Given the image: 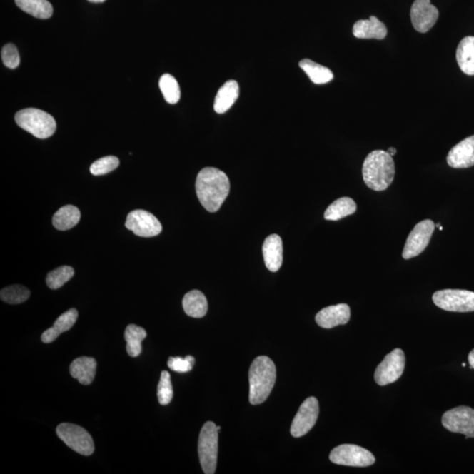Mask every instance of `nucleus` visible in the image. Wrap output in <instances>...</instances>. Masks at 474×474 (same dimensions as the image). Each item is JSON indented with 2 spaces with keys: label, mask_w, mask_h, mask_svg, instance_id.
I'll use <instances>...</instances> for the list:
<instances>
[{
  "label": "nucleus",
  "mask_w": 474,
  "mask_h": 474,
  "mask_svg": "<svg viewBox=\"0 0 474 474\" xmlns=\"http://www.w3.org/2000/svg\"><path fill=\"white\" fill-rule=\"evenodd\" d=\"M97 362L95 358L80 357L76 358L70 365V373L80 384L88 385L94 381L96 375Z\"/></svg>",
  "instance_id": "obj_19"
},
{
  "label": "nucleus",
  "mask_w": 474,
  "mask_h": 474,
  "mask_svg": "<svg viewBox=\"0 0 474 474\" xmlns=\"http://www.w3.org/2000/svg\"><path fill=\"white\" fill-rule=\"evenodd\" d=\"M183 308L187 316L193 318H202L206 315L208 309V301L198 290H193L187 293L183 299Z\"/></svg>",
  "instance_id": "obj_22"
},
{
  "label": "nucleus",
  "mask_w": 474,
  "mask_h": 474,
  "mask_svg": "<svg viewBox=\"0 0 474 474\" xmlns=\"http://www.w3.org/2000/svg\"><path fill=\"white\" fill-rule=\"evenodd\" d=\"M81 213L75 206L67 205L57 210L53 216L52 223L59 231H68L79 223Z\"/></svg>",
  "instance_id": "obj_24"
},
{
  "label": "nucleus",
  "mask_w": 474,
  "mask_h": 474,
  "mask_svg": "<svg viewBox=\"0 0 474 474\" xmlns=\"http://www.w3.org/2000/svg\"><path fill=\"white\" fill-rule=\"evenodd\" d=\"M362 173L365 185L370 189L377 192L387 190L395 175L393 156L384 151L370 152L363 164Z\"/></svg>",
  "instance_id": "obj_2"
},
{
  "label": "nucleus",
  "mask_w": 474,
  "mask_h": 474,
  "mask_svg": "<svg viewBox=\"0 0 474 474\" xmlns=\"http://www.w3.org/2000/svg\"><path fill=\"white\" fill-rule=\"evenodd\" d=\"M456 59L460 70L466 75H474V36L465 37L458 46Z\"/></svg>",
  "instance_id": "obj_23"
},
{
  "label": "nucleus",
  "mask_w": 474,
  "mask_h": 474,
  "mask_svg": "<svg viewBox=\"0 0 474 474\" xmlns=\"http://www.w3.org/2000/svg\"><path fill=\"white\" fill-rule=\"evenodd\" d=\"M18 7L32 16L46 20L53 14V6L48 0H15Z\"/></svg>",
  "instance_id": "obj_27"
},
{
  "label": "nucleus",
  "mask_w": 474,
  "mask_h": 474,
  "mask_svg": "<svg viewBox=\"0 0 474 474\" xmlns=\"http://www.w3.org/2000/svg\"><path fill=\"white\" fill-rule=\"evenodd\" d=\"M79 313L76 309L71 308L65 312L56 319L53 327L48 328L41 335V341L44 343H51L54 342L59 336L71 330L78 320Z\"/></svg>",
  "instance_id": "obj_20"
},
{
  "label": "nucleus",
  "mask_w": 474,
  "mask_h": 474,
  "mask_svg": "<svg viewBox=\"0 0 474 474\" xmlns=\"http://www.w3.org/2000/svg\"><path fill=\"white\" fill-rule=\"evenodd\" d=\"M435 226L438 227V228H440L441 225H440V223H437V224L435 225Z\"/></svg>",
  "instance_id": "obj_39"
},
{
  "label": "nucleus",
  "mask_w": 474,
  "mask_h": 474,
  "mask_svg": "<svg viewBox=\"0 0 474 474\" xmlns=\"http://www.w3.org/2000/svg\"><path fill=\"white\" fill-rule=\"evenodd\" d=\"M19 127L31 133L36 138L47 139L54 135L56 129L55 118L51 114L37 109H25L15 114Z\"/></svg>",
  "instance_id": "obj_4"
},
{
  "label": "nucleus",
  "mask_w": 474,
  "mask_h": 474,
  "mask_svg": "<svg viewBox=\"0 0 474 474\" xmlns=\"http://www.w3.org/2000/svg\"><path fill=\"white\" fill-rule=\"evenodd\" d=\"M1 57L4 64L7 68L15 69L20 65V55H19L16 46L13 44L4 46L1 51Z\"/></svg>",
  "instance_id": "obj_35"
},
{
  "label": "nucleus",
  "mask_w": 474,
  "mask_h": 474,
  "mask_svg": "<svg viewBox=\"0 0 474 474\" xmlns=\"http://www.w3.org/2000/svg\"><path fill=\"white\" fill-rule=\"evenodd\" d=\"M332 463L339 465L367 468L375 463V457L368 450L356 445H341L330 454Z\"/></svg>",
  "instance_id": "obj_8"
},
{
  "label": "nucleus",
  "mask_w": 474,
  "mask_h": 474,
  "mask_svg": "<svg viewBox=\"0 0 474 474\" xmlns=\"http://www.w3.org/2000/svg\"><path fill=\"white\" fill-rule=\"evenodd\" d=\"M439 11L430 0H415L413 3L410 17L413 26L416 31L427 33L433 28L438 21Z\"/></svg>",
  "instance_id": "obj_14"
},
{
  "label": "nucleus",
  "mask_w": 474,
  "mask_h": 474,
  "mask_svg": "<svg viewBox=\"0 0 474 474\" xmlns=\"http://www.w3.org/2000/svg\"><path fill=\"white\" fill-rule=\"evenodd\" d=\"M195 359L192 356H186L185 358L181 357H171L168 360V367L176 373H188L193 369Z\"/></svg>",
  "instance_id": "obj_34"
},
{
  "label": "nucleus",
  "mask_w": 474,
  "mask_h": 474,
  "mask_svg": "<svg viewBox=\"0 0 474 474\" xmlns=\"http://www.w3.org/2000/svg\"><path fill=\"white\" fill-rule=\"evenodd\" d=\"M239 97V85L235 80H228L218 91L213 109L217 114L226 113Z\"/></svg>",
  "instance_id": "obj_21"
},
{
  "label": "nucleus",
  "mask_w": 474,
  "mask_h": 474,
  "mask_svg": "<svg viewBox=\"0 0 474 474\" xmlns=\"http://www.w3.org/2000/svg\"><path fill=\"white\" fill-rule=\"evenodd\" d=\"M158 397L159 403L166 406L173 398V388L171 384L170 373L163 370L158 385Z\"/></svg>",
  "instance_id": "obj_32"
},
{
  "label": "nucleus",
  "mask_w": 474,
  "mask_h": 474,
  "mask_svg": "<svg viewBox=\"0 0 474 474\" xmlns=\"http://www.w3.org/2000/svg\"><path fill=\"white\" fill-rule=\"evenodd\" d=\"M447 163L455 169H465L474 166V136L460 141L449 151Z\"/></svg>",
  "instance_id": "obj_15"
},
{
  "label": "nucleus",
  "mask_w": 474,
  "mask_h": 474,
  "mask_svg": "<svg viewBox=\"0 0 474 474\" xmlns=\"http://www.w3.org/2000/svg\"><path fill=\"white\" fill-rule=\"evenodd\" d=\"M263 255L267 269L276 273L283 262V243L281 236L271 235L263 244Z\"/></svg>",
  "instance_id": "obj_18"
},
{
  "label": "nucleus",
  "mask_w": 474,
  "mask_h": 474,
  "mask_svg": "<svg viewBox=\"0 0 474 474\" xmlns=\"http://www.w3.org/2000/svg\"><path fill=\"white\" fill-rule=\"evenodd\" d=\"M195 187L201 205L208 212L215 213L226 200L231 191V183L223 171L206 167L198 173Z\"/></svg>",
  "instance_id": "obj_1"
},
{
  "label": "nucleus",
  "mask_w": 474,
  "mask_h": 474,
  "mask_svg": "<svg viewBox=\"0 0 474 474\" xmlns=\"http://www.w3.org/2000/svg\"><path fill=\"white\" fill-rule=\"evenodd\" d=\"M435 306L450 312H474V292L468 290L445 289L432 296Z\"/></svg>",
  "instance_id": "obj_7"
},
{
  "label": "nucleus",
  "mask_w": 474,
  "mask_h": 474,
  "mask_svg": "<svg viewBox=\"0 0 474 474\" xmlns=\"http://www.w3.org/2000/svg\"><path fill=\"white\" fill-rule=\"evenodd\" d=\"M126 228L141 237H152L162 232V225L151 213L145 210L130 212L125 223Z\"/></svg>",
  "instance_id": "obj_13"
},
{
  "label": "nucleus",
  "mask_w": 474,
  "mask_h": 474,
  "mask_svg": "<svg viewBox=\"0 0 474 474\" xmlns=\"http://www.w3.org/2000/svg\"><path fill=\"white\" fill-rule=\"evenodd\" d=\"M299 65L311 81L316 85H323V84L331 82L334 78L333 72L330 69L313 62L311 59H302Z\"/></svg>",
  "instance_id": "obj_26"
},
{
  "label": "nucleus",
  "mask_w": 474,
  "mask_h": 474,
  "mask_svg": "<svg viewBox=\"0 0 474 474\" xmlns=\"http://www.w3.org/2000/svg\"><path fill=\"white\" fill-rule=\"evenodd\" d=\"M388 152L389 153L390 155L392 156H395L396 154V148H389L388 150Z\"/></svg>",
  "instance_id": "obj_37"
},
{
  "label": "nucleus",
  "mask_w": 474,
  "mask_h": 474,
  "mask_svg": "<svg viewBox=\"0 0 474 474\" xmlns=\"http://www.w3.org/2000/svg\"><path fill=\"white\" fill-rule=\"evenodd\" d=\"M56 434L65 445L83 456H90L94 452V439L82 427L72 423H61L56 428Z\"/></svg>",
  "instance_id": "obj_6"
},
{
  "label": "nucleus",
  "mask_w": 474,
  "mask_h": 474,
  "mask_svg": "<svg viewBox=\"0 0 474 474\" xmlns=\"http://www.w3.org/2000/svg\"><path fill=\"white\" fill-rule=\"evenodd\" d=\"M468 361L471 368L474 369V349L469 353Z\"/></svg>",
  "instance_id": "obj_36"
},
{
  "label": "nucleus",
  "mask_w": 474,
  "mask_h": 474,
  "mask_svg": "<svg viewBox=\"0 0 474 474\" xmlns=\"http://www.w3.org/2000/svg\"><path fill=\"white\" fill-rule=\"evenodd\" d=\"M159 87L169 104H176L181 99V87L173 76L163 74L159 80Z\"/></svg>",
  "instance_id": "obj_29"
},
{
  "label": "nucleus",
  "mask_w": 474,
  "mask_h": 474,
  "mask_svg": "<svg viewBox=\"0 0 474 474\" xmlns=\"http://www.w3.org/2000/svg\"><path fill=\"white\" fill-rule=\"evenodd\" d=\"M118 164H120V161L116 156H105L91 164L90 171L94 176L105 175L117 169Z\"/></svg>",
  "instance_id": "obj_33"
},
{
  "label": "nucleus",
  "mask_w": 474,
  "mask_h": 474,
  "mask_svg": "<svg viewBox=\"0 0 474 474\" xmlns=\"http://www.w3.org/2000/svg\"><path fill=\"white\" fill-rule=\"evenodd\" d=\"M88 1L93 2V3H102V2H105L106 0H88Z\"/></svg>",
  "instance_id": "obj_38"
},
{
  "label": "nucleus",
  "mask_w": 474,
  "mask_h": 474,
  "mask_svg": "<svg viewBox=\"0 0 474 474\" xmlns=\"http://www.w3.org/2000/svg\"><path fill=\"white\" fill-rule=\"evenodd\" d=\"M146 336V331L136 324H130L126 328L125 340L127 342V353L130 357H138L141 353V342Z\"/></svg>",
  "instance_id": "obj_28"
},
{
  "label": "nucleus",
  "mask_w": 474,
  "mask_h": 474,
  "mask_svg": "<svg viewBox=\"0 0 474 474\" xmlns=\"http://www.w3.org/2000/svg\"><path fill=\"white\" fill-rule=\"evenodd\" d=\"M319 415V403L316 397H309L303 401L293 418L291 434L293 438H301L313 429Z\"/></svg>",
  "instance_id": "obj_12"
},
{
  "label": "nucleus",
  "mask_w": 474,
  "mask_h": 474,
  "mask_svg": "<svg viewBox=\"0 0 474 474\" xmlns=\"http://www.w3.org/2000/svg\"><path fill=\"white\" fill-rule=\"evenodd\" d=\"M218 430L213 422H208L202 427L198 438V457L202 469L206 474L216 473L218 456Z\"/></svg>",
  "instance_id": "obj_5"
},
{
  "label": "nucleus",
  "mask_w": 474,
  "mask_h": 474,
  "mask_svg": "<svg viewBox=\"0 0 474 474\" xmlns=\"http://www.w3.org/2000/svg\"><path fill=\"white\" fill-rule=\"evenodd\" d=\"M248 380L251 404L265 403L276 381V366L273 361L266 356L255 358L248 373Z\"/></svg>",
  "instance_id": "obj_3"
},
{
  "label": "nucleus",
  "mask_w": 474,
  "mask_h": 474,
  "mask_svg": "<svg viewBox=\"0 0 474 474\" xmlns=\"http://www.w3.org/2000/svg\"><path fill=\"white\" fill-rule=\"evenodd\" d=\"M357 211V204L349 197L338 198L326 209L325 219L328 221H339L343 218L353 215Z\"/></svg>",
  "instance_id": "obj_25"
},
{
  "label": "nucleus",
  "mask_w": 474,
  "mask_h": 474,
  "mask_svg": "<svg viewBox=\"0 0 474 474\" xmlns=\"http://www.w3.org/2000/svg\"><path fill=\"white\" fill-rule=\"evenodd\" d=\"M435 223L431 220L420 221L408 236L403 252L404 259L418 257L429 246L435 231Z\"/></svg>",
  "instance_id": "obj_11"
},
{
  "label": "nucleus",
  "mask_w": 474,
  "mask_h": 474,
  "mask_svg": "<svg viewBox=\"0 0 474 474\" xmlns=\"http://www.w3.org/2000/svg\"><path fill=\"white\" fill-rule=\"evenodd\" d=\"M3 301L9 304H21L30 297V291L25 286L14 285L3 288L0 292Z\"/></svg>",
  "instance_id": "obj_31"
},
{
  "label": "nucleus",
  "mask_w": 474,
  "mask_h": 474,
  "mask_svg": "<svg viewBox=\"0 0 474 474\" xmlns=\"http://www.w3.org/2000/svg\"><path fill=\"white\" fill-rule=\"evenodd\" d=\"M353 36L358 39L383 40L388 34L387 26L375 16L369 20H360L355 23Z\"/></svg>",
  "instance_id": "obj_17"
},
{
  "label": "nucleus",
  "mask_w": 474,
  "mask_h": 474,
  "mask_svg": "<svg viewBox=\"0 0 474 474\" xmlns=\"http://www.w3.org/2000/svg\"><path fill=\"white\" fill-rule=\"evenodd\" d=\"M217 429H218V430H221V427H220V426H217Z\"/></svg>",
  "instance_id": "obj_40"
},
{
  "label": "nucleus",
  "mask_w": 474,
  "mask_h": 474,
  "mask_svg": "<svg viewBox=\"0 0 474 474\" xmlns=\"http://www.w3.org/2000/svg\"><path fill=\"white\" fill-rule=\"evenodd\" d=\"M74 269L71 266H60L54 271H51L46 278V283L49 288L56 290L60 288L74 276Z\"/></svg>",
  "instance_id": "obj_30"
},
{
  "label": "nucleus",
  "mask_w": 474,
  "mask_h": 474,
  "mask_svg": "<svg viewBox=\"0 0 474 474\" xmlns=\"http://www.w3.org/2000/svg\"><path fill=\"white\" fill-rule=\"evenodd\" d=\"M406 365V358L403 350L395 349L385 356L383 361L378 365L374 380L381 387L395 383L403 375Z\"/></svg>",
  "instance_id": "obj_9"
},
{
  "label": "nucleus",
  "mask_w": 474,
  "mask_h": 474,
  "mask_svg": "<svg viewBox=\"0 0 474 474\" xmlns=\"http://www.w3.org/2000/svg\"><path fill=\"white\" fill-rule=\"evenodd\" d=\"M443 426L453 433L465 435V438H474V410L460 406L453 408L443 414Z\"/></svg>",
  "instance_id": "obj_10"
},
{
  "label": "nucleus",
  "mask_w": 474,
  "mask_h": 474,
  "mask_svg": "<svg viewBox=\"0 0 474 474\" xmlns=\"http://www.w3.org/2000/svg\"><path fill=\"white\" fill-rule=\"evenodd\" d=\"M351 319V308L345 303L330 306L322 309L316 316V322L323 328L345 325Z\"/></svg>",
  "instance_id": "obj_16"
}]
</instances>
